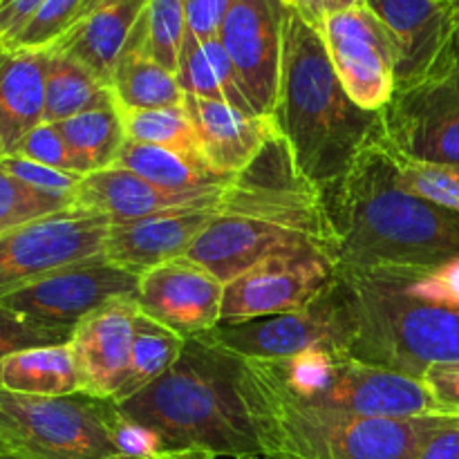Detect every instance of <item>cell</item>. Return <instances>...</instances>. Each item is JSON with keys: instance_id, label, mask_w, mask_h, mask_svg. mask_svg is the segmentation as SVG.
I'll return each mask as SVG.
<instances>
[{"instance_id": "cell-46", "label": "cell", "mask_w": 459, "mask_h": 459, "mask_svg": "<svg viewBox=\"0 0 459 459\" xmlns=\"http://www.w3.org/2000/svg\"><path fill=\"white\" fill-rule=\"evenodd\" d=\"M3 157H7V151H4V146H3V139H0V160H3Z\"/></svg>"}, {"instance_id": "cell-32", "label": "cell", "mask_w": 459, "mask_h": 459, "mask_svg": "<svg viewBox=\"0 0 459 459\" xmlns=\"http://www.w3.org/2000/svg\"><path fill=\"white\" fill-rule=\"evenodd\" d=\"M393 151V148H390ZM397 179L408 193L459 213V164H435L394 152Z\"/></svg>"}, {"instance_id": "cell-15", "label": "cell", "mask_w": 459, "mask_h": 459, "mask_svg": "<svg viewBox=\"0 0 459 459\" xmlns=\"http://www.w3.org/2000/svg\"><path fill=\"white\" fill-rule=\"evenodd\" d=\"M224 282L188 255L169 260L139 276L142 314L184 339L213 330L222 316Z\"/></svg>"}, {"instance_id": "cell-30", "label": "cell", "mask_w": 459, "mask_h": 459, "mask_svg": "<svg viewBox=\"0 0 459 459\" xmlns=\"http://www.w3.org/2000/svg\"><path fill=\"white\" fill-rule=\"evenodd\" d=\"M184 39H186L184 0H148L142 21L143 52L161 67L178 74Z\"/></svg>"}, {"instance_id": "cell-42", "label": "cell", "mask_w": 459, "mask_h": 459, "mask_svg": "<svg viewBox=\"0 0 459 459\" xmlns=\"http://www.w3.org/2000/svg\"><path fill=\"white\" fill-rule=\"evenodd\" d=\"M417 459H459V417H448L421 448Z\"/></svg>"}, {"instance_id": "cell-6", "label": "cell", "mask_w": 459, "mask_h": 459, "mask_svg": "<svg viewBox=\"0 0 459 459\" xmlns=\"http://www.w3.org/2000/svg\"><path fill=\"white\" fill-rule=\"evenodd\" d=\"M242 366L276 393L325 411L385 420L442 415L421 379L363 363L343 350L312 348L282 361L242 359Z\"/></svg>"}, {"instance_id": "cell-16", "label": "cell", "mask_w": 459, "mask_h": 459, "mask_svg": "<svg viewBox=\"0 0 459 459\" xmlns=\"http://www.w3.org/2000/svg\"><path fill=\"white\" fill-rule=\"evenodd\" d=\"M137 314V299H119L92 312L74 327L70 348L85 394L115 402L124 388Z\"/></svg>"}, {"instance_id": "cell-14", "label": "cell", "mask_w": 459, "mask_h": 459, "mask_svg": "<svg viewBox=\"0 0 459 459\" xmlns=\"http://www.w3.org/2000/svg\"><path fill=\"white\" fill-rule=\"evenodd\" d=\"M285 12V0H236L218 36L260 117L276 110Z\"/></svg>"}, {"instance_id": "cell-51", "label": "cell", "mask_w": 459, "mask_h": 459, "mask_svg": "<svg viewBox=\"0 0 459 459\" xmlns=\"http://www.w3.org/2000/svg\"><path fill=\"white\" fill-rule=\"evenodd\" d=\"M285 3H287V4H290V0H285Z\"/></svg>"}, {"instance_id": "cell-9", "label": "cell", "mask_w": 459, "mask_h": 459, "mask_svg": "<svg viewBox=\"0 0 459 459\" xmlns=\"http://www.w3.org/2000/svg\"><path fill=\"white\" fill-rule=\"evenodd\" d=\"M110 220L70 206L0 236V299L58 269L103 255Z\"/></svg>"}, {"instance_id": "cell-33", "label": "cell", "mask_w": 459, "mask_h": 459, "mask_svg": "<svg viewBox=\"0 0 459 459\" xmlns=\"http://www.w3.org/2000/svg\"><path fill=\"white\" fill-rule=\"evenodd\" d=\"M70 206H74L70 197L36 191L0 166V236L34 220L61 213Z\"/></svg>"}, {"instance_id": "cell-25", "label": "cell", "mask_w": 459, "mask_h": 459, "mask_svg": "<svg viewBox=\"0 0 459 459\" xmlns=\"http://www.w3.org/2000/svg\"><path fill=\"white\" fill-rule=\"evenodd\" d=\"M115 101L112 88L74 58L48 49L45 67V121L61 124Z\"/></svg>"}, {"instance_id": "cell-23", "label": "cell", "mask_w": 459, "mask_h": 459, "mask_svg": "<svg viewBox=\"0 0 459 459\" xmlns=\"http://www.w3.org/2000/svg\"><path fill=\"white\" fill-rule=\"evenodd\" d=\"M110 88L121 112L184 106V99H186L178 74L161 67L143 52L142 25L126 48L124 56L117 63Z\"/></svg>"}, {"instance_id": "cell-12", "label": "cell", "mask_w": 459, "mask_h": 459, "mask_svg": "<svg viewBox=\"0 0 459 459\" xmlns=\"http://www.w3.org/2000/svg\"><path fill=\"white\" fill-rule=\"evenodd\" d=\"M327 54L348 97L366 112H384L397 90L399 48L366 3L321 25Z\"/></svg>"}, {"instance_id": "cell-19", "label": "cell", "mask_w": 459, "mask_h": 459, "mask_svg": "<svg viewBox=\"0 0 459 459\" xmlns=\"http://www.w3.org/2000/svg\"><path fill=\"white\" fill-rule=\"evenodd\" d=\"M218 209L169 211L151 218L110 224L103 258L142 276L157 264L186 255L193 242L218 215Z\"/></svg>"}, {"instance_id": "cell-43", "label": "cell", "mask_w": 459, "mask_h": 459, "mask_svg": "<svg viewBox=\"0 0 459 459\" xmlns=\"http://www.w3.org/2000/svg\"><path fill=\"white\" fill-rule=\"evenodd\" d=\"M291 7L300 13L307 22H312L316 30H321L323 22L330 16L363 4V0H290Z\"/></svg>"}, {"instance_id": "cell-34", "label": "cell", "mask_w": 459, "mask_h": 459, "mask_svg": "<svg viewBox=\"0 0 459 459\" xmlns=\"http://www.w3.org/2000/svg\"><path fill=\"white\" fill-rule=\"evenodd\" d=\"M99 0H45L7 49L48 52L58 43Z\"/></svg>"}, {"instance_id": "cell-10", "label": "cell", "mask_w": 459, "mask_h": 459, "mask_svg": "<svg viewBox=\"0 0 459 459\" xmlns=\"http://www.w3.org/2000/svg\"><path fill=\"white\" fill-rule=\"evenodd\" d=\"M381 137L411 160L459 164V61L437 74L399 85L381 112Z\"/></svg>"}, {"instance_id": "cell-47", "label": "cell", "mask_w": 459, "mask_h": 459, "mask_svg": "<svg viewBox=\"0 0 459 459\" xmlns=\"http://www.w3.org/2000/svg\"><path fill=\"white\" fill-rule=\"evenodd\" d=\"M108 459H130V457H124V455H110Z\"/></svg>"}, {"instance_id": "cell-31", "label": "cell", "mask_w": 459, "mask_h": 459, "mask_svg": "<svg viewBox=\"0 0 459 459\" xmlns=\"http://www.w3.org/2000/svg\"><path fill=\"white\" fill-rule=\"evenodd\" d=\"M381 273L417 303L459 312V255L430 269H390Z\"/></svg>"}, {"instance_id": "cell-2", "label": "cell", "mask_w": 459, "mask_h": 459, "mask_svg": "<svg viewBox=\"0 0 459 459\" xmlns=\"http://www.w3.org/2000/svg\"><path fill=\"white\" fill-rule=\"evenodd\" d=\"M296 173L325 193L350 170L381 130V112H366L336 76L321 31L287 4L281 83L272 115Z\"/></svg>"}, {"instance_id": "cell-50", "label": "cell", "mask_w": 459, "mask_h": 459, "mask_svg": "<svg viewBox=\"0 0 459 459\" xmlns=\"http://www.w3.org/2000/svg\"><path fill=\"white\" fill-rule=\"evenodd\" d=\"M220 459H224V457H220ZM254 459H263V457H254Z\"/></svg>"}, {"instance_id": "cell-44", "label": "cell", "mask_w": 459, "mask_h": 459, "mask_svg": "<svg viewBox=\"0 0 459 459\" xmlns=\"http://www.w3.org/2000/svg\"><path fill=\"white\" fill-rule=\"evenodd\" d=\"M157 459H220L206 451H195V448H188V451H166L164 455Z\"/></svg>"}, {"instance_id": "cell-5", "label": "cell", "mask_w": 459, "mask_h": 459, "mask_svg": "<svg viewBox=\"0 0 459 459\" xmlns=\"http://www.w3.org/2000/svg\"><path fill=\"white\" fill-rule=\"evenodd\" d=\"M336 285L350 323V357L415 379L430 363L459 361V312L417 303L375 272L339 269Z\"/></svg>"}, {"instance_id": "cell-21", "label": "cell", "mask_w": 459, "mask_h": 459, "mask_svg": "<svg viewBox=\"0 0 459 459\" xmlns=\"http://www.w3.org/2000/svg\"><path fill=\"white\" fill-rule=\"evenodd\" d=\"M45 67L48 52L4 49L0 56V139L7 155L45 121Z\"/></svg>"}, {"instance_id": "cell-1", "label": "cell", "mask_w": 459, "mask_h": 459, "mask_svg": "<svg viewBox=\"0 0 459 459\" xmlns=\"http://www.w3.org/2000/svg\"><path fill=\"white\" fill-rule=\"evenodd\" d=\"M321 195L334 229L339 269H430L459 255V213L399 184L394 155L381 130Z\"/></svg>"}, {"instance_id": "cell-8", "label": "cell", "mask_w": 459, "mask_h": 459, "mask_svg": "<svg viewBox=\"0 0 459 459\" xmlns=\"http://www.w3.org/2000/svg\"><path fill=\"white\" fill-rule=\"evenodd\" d=\"M197 339L238 359L282 361L312 348H332L345 352L350 341V323L339 285L334 282L332 290L294 312L272 314V316H258L240 323H218L213 330L204 332Z\"/></svg>"}, {"instance_id": "cell-40", "label": "cell", "mask_w": 459, "mask_h": 459, "mask_svg": "<svg viewBox=\"0 0 459 459\" xmlns=\"http://www.w3.org/2000/svg\"><path fill=\"white\" fill-rule=\"evenodd\" d=\"M421 381L442 415L459 417V361L430 363Z\"/></svg>"}, {"instance_id": "cell-38", "label": "cell", "mask_w": 459, "mask_h": 459, "mask_svg": "<svg viewBox=\"0 0 459 459\" xmlns=\"http://www.w3.org/2000/svg\"><path fill=\"white\" fill-rule=\"evenodd\" d=\"M110 437L115 444L117 455H124L130 459H157L164 455L166 448L164 439L148 426L121 415L117 408L115 417L110 424Z\"/></svg>"}, {"instance_id": "cell-41", "label": "cell", "mask_w": 459, "mask_h": 459, "mask_svg": "<svg viewBox=\"0 0 459 459\" xmlns=\"http://www.w3.org/2000/svg\"><path fill=\"white\" fill-rule=\"evenodd\" d=\"M43 3L45 0H0V43L4 48L13 43Z\"/></svg>"}, {"instance_id": "cell-13", "label": "cell", "mask_w": 459, "mask_h": 459, "mask_svg": "<svg viewBox=\"0 0 459 459\" xmlns=\"http://www.w3.org/2000/svg\"><path fill=\"white\" fill-rule=\"evenodd\" d=\"M137 290L139 273L99 255L21 287L3 296L0 305L45 327L74 330L112 300L137 299Z\"/></svg>"}, {"instance_id": "cell-35", "label": "cell", "mask_w": 459, "mask_h": 459, "mask_svg": "<svg viewBox=\"0 0 459 459\" xmlns=\"http://www.w3.org/2000/svg\"><path fill=\"white\" fill-rule=\"evenodd\" d=\"M72 332L74 330L45 327L0 305V363L22 350L70 343Z\"/></svg>"}, {"instance_id": "cell-36", "label": "cell", "mask_w": 459, "mask_h": 459, "mask_svg": "<svg viewBox=\"0 0 459 459\" xmlns=\"http://www.w3.org/2000/svg\"><path fill=\"white\" fill-rule=\"evenodd\" d=\"M12 155L25 157V160L49 166V169L76 173L74 157H72L65 137H63L56 124H48V121L36 126L31 133H27L25 139L18 143L16 151H13Z\"/></svg>"}, {"instance_id": "cell-49", "label": "cell", "mask_w": 459, "mask_h": 459, "mask_svg": "<svg viewBox=\"0 0 459 459\" xmlns=\"http://www.w3.org/2000/svg\"><path fill=\"white\" fill-rule=\"evenodd\" d=\"M446 3H459V0H446Z\"/></svg>"}, {"instance_id": "cell-20", "label": "cell", "mask_w": 459, "mask_h": 459, "mask_svg": "<svg viewBox=\"0 0 459 459\" xmlns=\"http://www.w3.org/2000/svg\"><path fill=\"white\" fill-rule=\"evenodd\" d=\"M148 0H99L54 48L110 85L112 72L137 34Z\"/></svg>"}, {"instance_id": "cell-45", "label": "cell", "mask_w": 459, "mask_h": 459, "mask_svg": "<svg viewBox=\"0 0 459 459\" xmlns=\"http://www.w3.org/2000/svg\"><path fill=\"white\" fill-rule=\"evenodd\" d=\"M0 459H25V457H21V455H13V453H9V451H3V448H0Z\"/></svg>"}, {"instance_id": "cell-3", "label": "cell", "mask_w": 459, "mask_h": 459, "mask_svg": "<svg viewBox=\"0 0 459 459\" xmlns=\"http://www.w3.org/2000/svg\"><path fill=\"white\" fill-rule=\"evenodd\" d=\"M240 372L242 359L193 336L166 375L117 408L155 430L169 451L195 448L224 459L263 457L242 397Z\"/></svg>"}, {"instance_id": "cell-48", "label": "cell", "mask_w": 459, "mask_h": 459, "mask_svg": "<svg viewBox=\"0 0 459 459\" xmlns=\"http://www.w3.org/2000/svg\"><path fill=\"white\" fill-rule=\"evenodd\" d=\"M4 49H7V48H4V45L0 43V56H3V54H4Z\"/></svg>"}, {"instance_id": "cell-7", "label": "cell", "mask_w": 459, "mask_h": 459, "mask_svg": "<svg viewBox=\"0 0 459 459\" xmlns=\"http://www.w3.org/2000/svg\"><path fill=\"white\" fill-rule=\"evenodd\" d=\"M117 403L90 394L31 397L0 388V448L25 459H108Z\"/></svg>"}, {"instance_id": "cell-18", "label": "cell", "mask_w": 459, "mask_h": 459, "mask_svg": "<svg viewBox=\"0 0 459 459\" xmlns=\"http://www.w3.org/2000/svg\"><path fill=\"white\" fill-rule=\"evenodd\" d=\"M184 108L195 128L202 160L224 178L245 173L278 134L272 117L249 115L229 103L186 94Z\"/></svg>"}, {"instance_id": "cell-28", "label": "cell", "mask_w": 459, "mask_h": 459, "mask_svg": "<svg viewBox=\"0 0 459 459\" xmlns=\"http://www.w3.org/2000/svg\"><path fill=\"white\" fill-rule=\"evenodd\" d=\"M184 345H186V339L182 334L152 321L151 316L142 314V309H139L137 318H134L128 379H126L124 388L117 394L115 403L134 397L143 388H148L152 381L166 375L178 363V359L182 357Z\"/></svg>"}, {"instance_id": "cell-26", "label": "cell", "mask_w": 459, "mask_h": 459, "mask_svg": "<svg viewBox=\"0 0 459 459\" xmlns=\"http://www.w3.org/2000/svg\"><path fill=\"white\" fill-rule=\"evenodd\" d=\"M56 126L70 146L79 175L110 169L119 160V152L126 143V128L117 101L72 117Z\"/></svg>"}, {"instance_id": "cell-27", "label": "cell", "mask_w": 459, "mask_h": 459, "mask_svg": "<svg viewBox=\"0 0 459 459\" xmlns=\"http://www.w3.org/2000/svg\"><path fill=\"white\" fill-rule=\"evenodd\" d=\"M178 81L182 85L184 94L229 103L238 110L255 115L240 83V76H238L236 67H233L231 58H229L220 39L202 43L197 48L184 49L182 56H179Z\"/></svg>"}, {"instance_id": "cell-29", "label": "cell", "mask_w": 459, "mask_h": 459, "mask_svg": "<svg viewBox=\"0 0 459 459\" xmlns=\"http://www.w3.org/2000/svg\"><path fill=\"white\" fill-rule=\"evenodd\" d=\"M121 117H124L126 139H130V142L169 148L179 155L202 160L200 142H197L195 128H193L191 117L184 106L126 110L121 112Z\"/></svg>"}, {"instance_id": "cell-17", "label": "cell", "mask_w": 459, "mask_h": 459, "mask_svg": "<svg viewBox=\"0 0 459 459\" xmlns=\"http://www.w3.org/2000/svg\"><path fill=\"white\" fill-rule=\"evenodd\" d=\"M224 193L227 188L215 193H170L146 182L124 166H110L83 175L72 200L79 209L103 215L115 224L151 218L169 211L218 209L224 200Z\"/></svg>"}, {"instance_id": "cell-11", "label": "cell", "mask_w": 459, "mask_h": 459, "mask_svg": "<svg viewBox=\"0 0 459 459\" xmlns=\"http://www.w3.org/2000/svg\"><path fill=\"white\" fill-rule=\"evenodd\" d=\"M339 278L334 255L318 247L282 251L224 285L220 323H240L294 312L332 290Z\"/></svg>"}, {"instance_id": "cell-37", "label": "cell", "mask_w": 459, "mask_h": 459, "mask_svg": "<svg viewBox=\"0 0 459 459\" xmlns=\"http://www.w3.org/2000/svg\"><path fill=\"white\" fill-rule=\"evenodd\" d=\"M0 166H3L7 173H12L16 179H21L22 184L36 188V191H43L58 197H70V200L72 195H74L76 186H79L81 178H83V175L65 173V170H56L49 169V166L36 164V161H30L25 160V157L18 155L3 157V160H0Z\"/></svg>"}, {"instance_id": "cell-24", "label": "cell", "mask_w": 459, "mask_h": 459, "mask_svg": "<svg viewBox=\"0 0 459 459\" xmlns=\"http://www.w3.org/2000/svg\"><path fill=\"white\" fill-rule=\"evenodd\" d=\"M115 166H124L170 193H215L227 188L233 179L215 173L202 160L130 139H126Z\"/></svg>"}, {"instance_id": "cell-39", "label": "cell", "mask_w": 459, "mask_h": 459, "mask_svg": "<svg viewBox=\"0 0 459 459\" xmlns=\"http://www.w3.org/2000/svg\"><path fill=\"white\" fill-rule=\"evenodd\" d=\"M233 3L236 0H184V9H186V39H184L182 52L218 39L224 18H227Z\"/></svg>"}, {"instance_id": "cell-4", "label": "cell", "mask_w": 459, "mask_h": 459, "mask_svg": "<svg viewBox=\"0 0 459 459\" xmlns=\"http://www.w3.org/2000/svg\"><path fill=\"white\" fill-rule=\"evenodd\" d=\"M240 385L263 459H417L426 439L451 417L385 420L325 411L276 393L245 366Z\"/></svg>"}, {"instance_id": "cell-22", "label": "cell", "mask_w": 459, "mask_h": 459, "mask_svg": "<svg viewBox=\"0 0 459 459\" xmlns=\"http://www.w3.org/2000/svg\"><path fill=\"white\" fill-rule=\"evenodd\" d=\"M0 388L31 397H67L83 393L70 343L30 348L0 363Z\"/></svg>"}]
</instances>
